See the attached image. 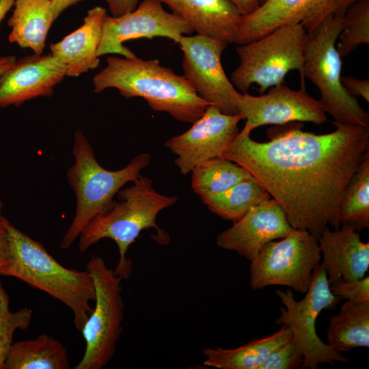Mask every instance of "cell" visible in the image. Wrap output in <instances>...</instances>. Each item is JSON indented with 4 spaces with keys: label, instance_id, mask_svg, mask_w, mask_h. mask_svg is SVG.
Masks as SVG:
<instances>
[{
    "label": "cell",
    "instance_id": "cell-7",
    "mask_svg": "<svg viewBox=\"0 0 369 369\" xmlns=\"http://www.w3.org/2000/svg\"><path fill=\"white\" fill-rule=\"evenodd\" d=\"M307 38L303 26L292 23L256 40L236 45L239 64L230 81L243 94L256 83L258 92L263 94L267 89L285 83L284 78L290 70H298L301 81H305L303 51Z\"/></svg>",
    "mask_w": 369,
    "mask_h": 369
},
{
    "label": "cell",
    "instance_id": "cell-25",
    "mask_svg": "<svg viewBox=\"0 0 369 369\" xmlns=\"http://www.w3.org/2000/svg\"><path fill=\"white\" fill-rule=\"evenodd\" d=\"M200 197L212 213L233 223L240 220L252 207L271 198L254 178L238 182L223 191Z\"/></svg>",
    "mask_w": 369,
    "mask_h": 369
},
{
    "label": "cell",
    "instance_id": "cell-39",
    "mask_svg": "<svg viewBox=\"0 0 369 369\" xmlns=\"http://www.w3.org/2000/svg\"><path fill=\"white\" fill-rule=\"evenodd\" d=\"M2 208H3V203L1 200H0V214H1Z\"/></svg>",
    "mask_w": 369,
    "mask_h": 369
},
{
    "label": "cell",
    "instance_id": "cell-20",
    "mask_svg": "<svg viewBox=\"0 0 369 369\" xmlns=\"http://www.w3.org/2000/svg\"><path fill=\"white\" fill-rule=\"evenodd\" d=\"M106 9L96 6L87 12L83 25L62 40L50 44L51 54L75 77L98 67L97 51L100 42Z\"/></svg>",
    "mask_w": 369,
    "mask_h": 369
},
{
    "label": "cell",
    "instance_id": "cell-38",
    "mask_svg": "<svg viewBox=\"0 0 369 369\" xmlns=\"http://www.w3.org/2000/svg\"><path fill=\"white\" fill-rule=\"evenodd\" d=\"M14 0H0V23L5 18L8 12L14 5Z\"/></svg>",
    "mask_w": 369,
    "mask_h": 369
},
{
    "label": "cell",
    "instance_id": "cell-35",
    "mask_svg": "<svg viewBox=\"0 0 369 369\" xmlns=\"http://www.w3.org/2000/svg\"><path fill=\"white\" fill-rule=\"evenodd\" d=\"M238 9L242 16L254 12L260 5L256 0H230Z\"/></svg>",
    "mask_w": 369,
    "mask_h": 369
},
{
    "label": "cell",
    "instance_id": "cell-26",
    "mask_svg": "<svg viewBox=\"0 0 369 369\" xmlns=\"http://www.w3.org/2000/svg\"><path fill=\"white\" fill-rule=\"evenodd\" d=\"M342 228H369V153L359 165L343 193L338 212Z\"/></svg>",
    "mask_w": 369,
    "mask_h": 369
},
{
    "label": "cell",
    "instance_id": "cell-6",
    "mask_svg": "<svg viewBox=\"0 0 369 369\" xmlns=\"http://www.w3.org/2000/svg\"><path fill=\"white\" fill-rule=\"evenodd\" d=\"M345 12L326 18L308 33L303 74L318 89L319 102L335 123L369 127V114L341 82L342 61L336 46Z\"/></svg>",
    "mask_w": 369,
    "mask_h": 369
},
{
    "label": "cell",
    "instance_id": "cell-30",
    "mask_svg": "<svg viewBox=\"0 0 369 369\" xmlns=\"http://www.w3.org/2000/svg\"><path fill=\"white\" fill-rule=\"evenodd\" d=\"M304 357L294 338L275 350L260 369H293L302 367Z\"/></svg>",
    "mask_w": 369,
    "mask_h": 369
},
{
    "label": "cell",
    "instance_id": "cell-13",
    "mask_svg": "<svg viewBox=\"0 0 369 369\" xmlns=\"http://www.w3.org/2000/svg\"><path fill=\"white\" fill-rule=\"evenodd\" d=\"M357 1L266 0L252 13L241 16L234 44L256 40L287 24H301L311 33L329 16L345 12Z\"/></svg>",
    "mask_w": 369,
    "mask_h": 369
},
{
    "label": "cell",
    "instance_id": "cell-17",
    "mask_svg": "<svg viewBox=\"0 0 369 369\" xmlns=\"http://www.w3.org/2000/svg\"><path fill=\"white\" fill-rule=\"evenodd\" d=\"M66 69L51 54L23 57L0 78V107L19 106L40 96H51Z\"/></svg>",
    "mask_w": 369,
    "mask_h": 369
},
{
    "label": "cell",
    "instance_id": "cell-32",
    "mask_svg": "<svg viewBox=\"0 0 369 369\" xmlns=\"http://www.w3.org/2000/svg\"><path fill=\"white\" fill-rule=\"evenodd\" d=\"M341 82L346 90L353 96L362 97L369 102V80L359 79L353 77H342Z\"/></svg>",
    "mask_w": 369,
    "mask_h": 369
},
{
    "label": "cell",
    "instance_id": "cell-9",
    "mask_svg": "<svg viewBox=\"0 0 369 369\" xmlns=\"http://www.w3.org/2000/svg\"><path fill=\"white\" fill-rule=\"evenodd\" d=\"M284 305L277 325H286L292 331L293 338L304 357L301 368L316 369L318 364L334 361L348 362L340 352L324 343L316 331V321L323 310L334 309L342 299L334 295L329 288L325 270L319 264L314 270L312 279L303 299H295L290 290L276 291Z\"/></svg>",
    "mask_w": 369,
    "mask_h": 369
},
{
    "label": "cell",
    "instance_id": "cell-28",
    "mask_svg": "<svg viewBox=\"0 0 369 369\" xmlns=\"http://www.w3.org/2000/svg\"><path fill=\"white\" fill-rule=\"evenodd\" d=\"M336 49L341 57L369 44V0H358L346 10Z\"/></svg>",
    "mask_w": 369,
    "mask_h": 369
},
{
    "label": "cell",
    "instance_id": "cell-21",
    "mask_svg": "<svg viewBox=\"0 0 369 369\" xmlns=\"http://www.w3.org/2000/svg\"><path fill=\"white\" fill-rule=\"evenodd\" d=\"M13 6L8 21L12 28L9 41L41 55L55 20L51 0H14Z\"/></svg>",
    "mask_w": 369,
    "mask_h": 369
},
{
    "label": "cell",
    "instance_id": "cell-1",
    "mask_svg": "<svg viewBox=\"0 0 369 369\" xmlns=\"http://www.w3.org/2000/svg\"><path fill=\"white\" fill-rule=\"evenodd\" d=\"M333 124L336 131L321 135L303 131L299 122L282 124L262 143L242 129L221 156L249 172L292 228L318 240L327 226L340 228L343 193L369 153V127Z\"/></svg>",
    "mask_w": 369,
    "mask_h": 369
},
{
    "label": "cell",
    "instance_id": "cell-36",
    "mask_svg": "<svg viewBox=\"0 0 369 369\" xmlns=\"http://www.w3.org/2000/svg\"><path fill=\"white\" fill-rule=\"evenodd\" d=\"M82 1L83 0H51L55 20L68 8Z\"/></svg>",
    "mask_w": 369,
    "mask_h": 369
},
{
    "label": "cell",
    "instance_id": "cell-34",
    "mask_svg": "<svg viewBox=\"0 0 369 369\" xmlns=\"http://www.w3.org/2000/svg\"><path fill=\"white\" fill-rule=\"evenodd\" d=\"M139 0H107L111 16L118 17L133 11Z\"/></svg>",
    "mask_w": 369,
    "mask_h": 369
},
{
    "label": "cell",
    "instance_id": "cell-8",
    "mask_svg": "<svg viewBox=\"0 0 369 369\" xmlns=\"http://www.w3.org/2000/svg\"><path fill=\"white\" fill-rule=\"evenodd\" d=\"M86 268L94 282L95 305L81 331L85 351L74 369H102L114 357L123 331L122 278L99 256L93 255Z\"/></svg>",
    "mask_w": 369,
    "mask_h": 369
},
{
    "label": "cell",
    "instance_id": "cell-31",
    "mask_svg": "<svg viewBox=\"0 0 369 369\" xmlns=\"http://www.w3.org/2000/svg\"><path fill=\"white\" fill-rule=\"evenodd\" d=\"M331 292L342 299L357 303H369V277L353 282H338L329 285Z\"/></svg>",
    "mask_w": 369,
    "mask_h": 369
},
{
    "label": "cell",
    "instance_id": "cell-4",
    "mask_svg": "<svg viewBox=\"0 0 369 369\" xmlns=\"http://www.w3.org/2000/svg\"><path fill=\"white\" fill-rule=\"evenodd\" d=\"M8 229L10 260L1 275L17 278L63 303L71 310L81 331L93 309L90 302L96 297L90 272L62 266L41 243L10 221Z\"/></svg>",
    "mask_w": 369,
    "mask_h": 369
},
{
    "label": "cell",
    "instance_id": "cell-23",
    "mask_svg": "<svg viewBox=\"0 0 369 369\" xmlns=\"http://www.w3.org/2000/svg\"><path fill=\"white\" fill-rule=\"evenodd\" d=\"M69 356L57 339L42 333L33 339L13 342L4 369H69Z\"/></svg>",
    "mask_w": 369,
    "mask_h": 369
},
{
    "label": "cell",
    "instance_id": "cell-11",
    "mask_svg": "<svg viewBox=\"0 0 369 369\" xmlns=\"http://www.w3.org/2000/svg\"><path fill=\"white\" fill-rule=\"evenodd\" d=\"M178 43L183 53L182 75L199 96L223 113H240L241 94L227 77L221 62L228 44L200 34L183 36Z\"/></svg>",
    "mask_w": 369,
    "mask_h": 369
},
{
    "label": "cell",
    "instance_id": "cell-29",
    "mask_svg": "<svg viewBox=\"0 0 369 369\" xmlns=\"http://www.w3.org/2000/svg\"><path fill=\"white\" fill-rule=\"evenodd\" d=\"M10 301V296L0 279V369H4L14 333L18 329H27L33 318V310L29 308L12 312Z\"/></svg>",
    "mask_w": 369,
    "mask_h": 369
},
{
    "label": "cell",
    "instance_id": "cell-37",
    "mask_svg": "<svg viewBox=\"0 0 369 369\" xmlns=\"http://www.w3.org/2000/svg\"><path fill=\"white\" fill-rule=\"evenodd\" d=\"M16 60V57L13 55L0 57V78Z\"/></svg>",
    "mask_w": 369,
    "mask_h": 369
},
{
    "label": "cell",
    "instance_id": "cell-2",
    "mask_svg": "<svg viewBox=\"0 0 369 369\" xmlns=\"http://www.w3.org/2000/svg\"><path fill=\"white\" fill-rule=\"evenodd\" d=\"M93 78L94 91L117 89L126 98H143L151 109L193 124L209 104L201 98L183 75L160 64L158 59L109 57Z\"/></svg>",
    "mask_w": 369,
    "mask_h": 369
},
{
    "label": "cell",
    "instance_id": "cell-5",
    "mask_svg": "<svg viewBox=\"0 0 369 369\" xmlns=\"http://www.w3.org/2000/svg\"><path fill=\"white\" fill-rule=\"evenodd\" d=\"M72 154L74 163L68 168L66 176L75 193L77 206L74 218L60 242L64 249L71 246L93 219L110 207L114 195L125 184L134 181L152 158L142 152L122 169L108 170L98 163L92 146L80 130L74 135Z\"/></svg>",
    "mask_w": 369,
    "mask_h": 369
},
{
    "label": "cell",
    "instance_id": "cell-15",
    "mask_svg": "<svg viewBox=\"0 0 369 369\" xmlns=\"http://www.w3.org/2000/svg\"><path fill=\"white\" fill-rule=\"evenodd\" d=\"M239 110L246 120L243 130L250 132L266 125H282L293 122H310L315 124L327 121L319 102L306 92L305 81L298 90L285 83L269 88L266 94L254 96L241 94Z\"/></svg>",
    "mask_w": 369,
    "mask_h": 369
},
{
    "label": "cell",
    "instance_id": "cell-24",
    "mask_svg": "<svg viewBox=\"0 0 369 369\" xmlns=\"http://www.w3.org/2000/svg\"><path fill=\"white\" fill-rule=\"evenodd\" d=\"M327 344L338 352L369 346V303L346 301L333 316L327 331Z\"/></svg>",
    "mask_w": 369,
    "mask_h": 369
},
{
    "label": "cell",
    "instance_id": "cell-3",
    "mask_svg": "<svg viewBox=\"0 0 369 369\" xmlns=\"http://www.w3.org/2000/svg\"><path fill=\"white\" fill-rule=\"evenodd\" d=\"M133 184L117 193L118 202L114 201L102 214L93 219L79 237L78 249L85 252L94 244L103 238L112 239L117 245L119 260L114 271L123 279L130 277L132 262L126 258L130 245L140 233L154 228L159 243L169 241L167 234L156 224L158 214L177 202L176 196L159 193L153 181L139 175Z\"/></svg>",
    "mask_w": 369,
    "mask_h": 369
},
{
    "label": "cell",
    "instance_id": "cell-18",
    "mask_svg": "<svg viewBox=\"0 0 369 369\" xmlns=\"http://www.w3.org/2000/svg\"><path fill=\"white\" fill-rule=\"evenodd\" d=\"M329 285L349 282L364 277L369 267V243L361 241L355 230L327 226L318 240Z\"/></svg>",
    "mask_w": 369,
    "mask_h": 369
},
{
    "label": "cell",
    "instance_id": "cell-40",
    "mask_svg": "<svg viewBox=\"0 0 369 369\" xmlns=\"http://www.w3.org/2000/svg\"><path fill=\"white\" fill-rule=\"evenodd\" d=\"M260 5L262 4L264 2H265L266 0H256Z\"/></svg>",
    "mask_w": 369,
    "mask_h": 369
},
{
    "label": "cell",
    "instance_id": "cell-27",
    "mask_svg": "<svg viewBox=\"0 0 369 369\" xmlns=\"http://www.w3.org/2000/svg\"><path fill=\"white\" fill-rule=\"evenodd\" d=\"M191 173V188L200 197L223 191L254 178L245 168L221 156L199 163Z\"/></svg>",
    "mask_w": 369,
    "mask_h": 369
},
{
    "label": "cell",
    "instance_id": "cell-12",
    "mask_svg": "<svg viewBox=\"0 0 369 369\" xmlns=\"http://www.w3.org/2000/svg\"><path fill=\"white\" fill-rule=\"evenodd\" d=\"M193 31L182 18L167 12L159 1L143 0L133 11L120 16L106 14L97 55L118 54L133 58L137 55L124 46L126 41L164 37L178 43L182 36Z\"/></svg>",
    "mask_w": 369,
    "mask_h": 369
},
{
    "label": "cell",
    "instance_id": "cell-22",
    "mask_svg": "<svg viewBox=\"0 0 369 369\" xmlns=\"http://www.w3.org/2000/svg\"><path fill=\"white\" fill-rule=\"evenodd\" d=\"M282 325L277 332L237 348H204V364L219 369H260L275 350L293 338L291 329L286 325Z\"/></svg>",
    "mask_w": 369,
    "mask_h": 369
},
{
    "label": "cell",
    "instance_id": "cell-14",
    "mask_svg": "<svg viewBox=\"0 0 369 369\" xmlns=\"http://www.w3.org/2000/svg\"><path fill=\"white\" fill-rule=\"evenodd\" d=\"M241 120L242 113L225 114L210 105L189 129L170 138L165 146L176 156L174 163L180 173L187 175L199 163L221 156L238 135Z\"/></svg>",
    "mask_w": 369,
    "mask_h": 369
},
{
    "label": "cell",
    "instance_id": "cell-16",
    "mask_svg": "<svg viewBox=\"0 0 369 369\" xmlns=\"http://www.w3.org/2000/svg\"><path fill=\"white\" fill-rule=\"evenodd\" d=\"M292 230L278 202L270 198L252 207L240 220L223 231L217 245L252 260L268 242L287 236Z\"/></svg>",
    "mask_w": 369,
    "mask_h": 369
},
{
    "label": "cell",
    "instance_id": "cell-33",
    "mask_svg": "<svg viewBox=\"0 0 369 369\" xmlns=\"http://www.w3.org/2000/svg\"><path fill=\"white\" fill-rule=\"evenodd\" d=\"M8 222L9 221L0 214V275L8 266L10 260Z\"/></svg>",
    "mask_w": 369,
    "mask_h": 369
},
{
    "label": "cell",
    "instance_id": "cell-19",
    "mask_svg": "<svg viewBox=\"0 0 369 369\" xmlns=\"http://www.w3.org/2000/svg\"><path fill=\"white\" fill-rule=\"evenodd\" d=\"M197 34L234 43L242 14L230 0H158Z\"/></svg>",
    "mask_w": 369,
    "mask_h": 369
},
{
    "label": "cell",
    "instance_id": "cell-10",
    "mask_svg": "<svg viewBox=\"0 0 369 369\" xmlns=\"http://www.w3.org/2000/svg\"><path fill=\"white\" fill-rule=\"evenodd\" d=\"M318 239L308 231L292 228L279 241L266 243L251 260L249 284L253 290L282 285L305 293L314 269L320 264Z\"/></svg>",
    "mask_w": 369,
    "mask_h": 369
}]
</instances>
